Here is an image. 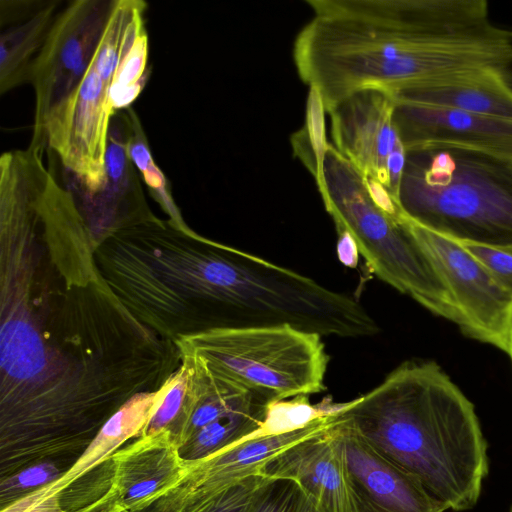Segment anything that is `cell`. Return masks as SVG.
<instances>
[{"instance_id": "ffe728a7", "label": "cell", "mask_w": 512, "mask_h": 512, "mask_svg": "<svg viewBox=\"0 0 512 512\" xmlns=\"http://www.w3.org/2000/svg\"><path fill=\"white\" fill-rule=\"evenodd\" d=\"M325 109L320 92L309 87L304 126L291 137L293 153L319 182L329 143L325 136Z\"/></svg>"}, {"instance_id": "2e32d148", "label": "cell", "mask_w": 512, "mask_h": 512, "mask_svg": "<svg viewBox=\"0 0 512 512\" xmlns=\"http://www.w3.org/2000/svg\"><path fill=\"white\" fill-rule=\"evenodd\" d=\"M506 72L488 68L456 75L393 98L396 102L450 107L512 120V82Z\"/></svg>"}, {"instance_id": "8992f818", "label": "cell", "mask_w": 512, "mask_h": 512, "mask_svg": "<svg viewBox=\"0 0 512 512\" xmlns=\"http://www.w3.org/2000/svg\"><path fill=\"white\" fill-rule=\"evenodd\" d=\"M321 337L279 325L211 330L175 344L182 365L275 402L325 390L329 357Z\"/></svg>"}, {"instance_id": "7c38bea8", "label": "cell", "mask_w": 512, "mask_h": 512, "mask_svg": "<svg viewBox=\"0 0 512 512\" xmlns=\"http://www.w3.org/2000/svg\"><path fill=\"white\" fill-rule=\"evenodd\" d=\"M130 128L128 108L116 111L108 134L103 188L74 198L95 244L118 227L154 216L128 154Z\"/></svg>"}, {"instance_id": "484cf974", "label": "cell", "mask_w": 512, "mask_h": 512, "mask_svg": "<svg viewBox=\"0 0 512 512\" xmlns=\"http://www.w3.org/2000/svg\"><path fill=\"white\" fill-rule=\"evenodd\" d=\"M459 242L468 253L484 266L501 287L512 294V246H489Z\"/></svg>"}, {"instance_id": "83f0119b", "label": "cell", "mask_w": 512, "mask_h": 512, "mask_svg": "<svg viewBox=\"0 0 512 512\" xmlns=\"http://www.w3.org/2000/svg\"><path fill=\"white\" fill-rule=\"evenodd\" d=\"M337 256L340 262L349 267L356 268L358 264L359 250L353 237L344 230L337 231Z\"/></svg>"}, {"instance_id": "44dd1931", "label": "cell", "mask_w": 512, "mask_h": 512, "mask_svg": "<svg viewBox=\"0 0 512 512\" xmlns=\"http://www.w3.org/2000/svg\"><path fill=\"white\" fill-rule=\"evenodd\" d=\"M128 111L131 124L128 154L136 169L142 174L144 182L153 197L160 203L166 213L169 214L170 220L178 225L185 226L186 224L173 201L168 187V181L153 160L138 116L132 108L129 107Z\"/></svg>"}, {"instance_id": "7a4b0ae2", "label": "cell", "mask_w": 512, "mask_h": 512, "mask_svg": "<svg viewBox=\"0 0 512 512\" xmlns=\"http://www.w3.org/2000/svg\"><path fill=\"white\" fill-rule=\"evenodd\" d=\"M312 17L297 34L300 79L327 112L362 89L392 96L419 86L424 57L441 38L491 26L485 0H307Z\"/></svg>"}, {"instance_id": "f1b7e54d", "label": "cell", "mask_w": 512, "mask_h": 512, "mask_svg": "<svg viewBox=\"0 0 512 512\" xmlns=\"http://www.w3.org/2000/svg\"><path fill=\"white\" fill-rule=\"evenodd\" d=\"M293 512H319V510L299 488V493Z\"/></svg>"}, {"instance_id": "52a82bcc", "label": "cell", "mask_w": 512, "mask_h": 512, "mask_svg": "<svg viewBox=\"0 0 512 512\" xmlns=\"http://www.w3.org/2000/svg\"><path fill=\"white\" fill-rule=\"evenodd\" d=\"M401 216L446 285L462 333L505 352L512 294L459 241Z\"/></svg>"}, {"instance_id": "603a6c76", "label": "cell", "mask_w": 512, "mask_h": 512, "mask_svg": "<svg viewBox=\"0 0 512 512\" xmlns=\"http://www.w3.org/2000/svg\"><path fill=\"white\" fill-rule=\"evenodd\" d=\"M187 391V374L182 365L159 391L141 437L156 436L173 429L182 411Z\"/></svg>"}, {"instance_id": "9c48e42d", "label": "cell", "mask_w": 512, "mask_h": 512, "mask_svg": "<svg viewBox=\"0 0 512 512\" xmlns=\"http://www.w3.org/2000/svg\"><path fill=\"white\" fill-rule=\"evenodd\" d=\"M116 0H77L56 15L33 61L34 132L69 92L89 65Z\"/></svg>"}, {"instance_id": "f546056e", "label": "cell", "mask_w": 512, "mask_h": 512, "mask_svg": "<svg viewBox=\"0 0 512 512\" xmlns=\"http://www.w3.org/2000/svg\"><path fill=\"white\" fill-rule=\"evenodd\" d=\"M91 512H127L117 501L116 497L112 498L106 504Z\"/></svg>"}, {"instance_id": "5b68a950", "label": "cell", "mask_w": 512, "mask_h": 512, "mask_svg": "<svg viewBox=\"0 0 512 512\" xmlns=\"http://www.w3.org/2000/svg\"><path fill=\"white\" fill-rule=\"evenodd\" d=\"M336 231H347L370 270L433 314L458 325L450 293L405 224L397 201L365 178L330 143L316 183Z\"/></svg>"}, {"instance_id": "1f68e13d", "label": "cell", "mask_w": 512, "mask_h": 512, "mask_svg": "<svg viewBox=\"0 0 512 512\" xmlns=\"http://www.w3.org/2000/svg\"><path fill=\"white\" fill-rule=\"evenodd\" d=\"M509 512H512V506H511V508H510V511H509Z\"/></svg>"}, {"instance_id": "9a60e30c", "label": "cell", "mask_w": 512, "mask_h": 512, "mask_svg": "<svg viewBox=\"0 0 512 512\" xmlns=\"http://www.w3.org/2000/svg\"><path fill=\"white\" fill-rule=\"evenodd\" d=\"M340 404L308 426L285 434L250 437L189 465L187 479L205 490H221L253 476H263L266 464L291 446L323 433L339 418Z\"/></svg>"}, {"instance_id": "cb8c5ba5", "label": "cell", "mask_w": 512, "mask_h": 512, "mask_svg": "<svg viewBox=\"0 0 512 512\" xmlns=\"http://www.w3.org/2000/svg\"><path fill=\"white\" fill-rule=\"evenodd\" d=\"M63 472L53 460L40 461L1 478V508L57 480Z\"/></svg>"}, {"instance_id": "277c9868", "label": "cell", "mask_w": 512, "mask_h": 512, "mask_svg": "<svg viewBox=\"0 0 512 512\" xmlns=\"http://www.w3.org/2000/svg\"><path fill=\"white\" fill-rule=\"evenodd\" d=\"M397 204L452 239L512 246V161L456 149L408 154Z\"/></svg>"}, {"instance_id": "e0dca14e", "label": "cell", "mask_w": 512, "mask_h": 512, "mask_svg": "<svg viewBox=\"0 0 512 512\" xmlns=\"http://www.w3.org/2000/svg\"><path fill=\"white\" fill-rule=\"evenodd\" d=\"M59 1H5L1 25L15 22L0 38V92L30 82L33 61L56 18Z\"/></svg>"}, {"instance_id": "7402d4cb", "label": "cell", "mask_w": 512, "mask_h": 512, "mask_svg": "<svg viewBox=\"0 0 512 512\" xmlns=\"http://www.w3.org/2000/svg\"><path fill=\"white\" fill-rule=\"evenodd\" d=\"M335 406L328 408L314 406L309 402L308 396L271 402L267 406L260 428L246 438L279 435L302 429L318 418L331 413Z\"/></svg>"}, {"instance_id": "ba28073f", "label": "cell", "mask_w": 512, "mask_h": 512, "mask_svg": "<svg viewBox=\"0 0 512 512\" xmlns=\"http://www.w3.org/2000/svg\"><path fill=\"white\" fill-rule=\"evenodd\" d=\"M393 96L379 89L355 91L326 113L334 148L365 178L397 201L408 153L395 119Z\"/></svg>"}, {"instance_id": "6da1fadb", "label": "cell", "mask_w": 512, "mask_h": 512, "mask_svg": "<svg viewBox=\"0 0 512 512\" xmlns=\"http://www.w3.org/2000/svg\"><path fill=\"white\" fill-rule=\"evenodd\" d=\"M0 245V459L19 469L82 453L181 360L111 291L70 195L3 214Z\"/></svg>"}, {"instance_id": "ac0fdd59", "label": "cell", "mask_w": 512, "mask_h": 512, "mask_svg": "<svg viewBox=\"0 0 512 512\" xmlns=\"http://www.w3.org/2000/svg\"><path fill=\"white\" fill-rule=\"evenodd\" d=\"M265 476H253L221 490H205L185 481L147 512H244Z\"/></svg>"}, {"instance_id": "d4e9b609", "label": "cell", "mask_w": 512, "mask_h": 512, "mask_svg": "<svg viewBox=\"0 0 512 512\" xmlns=\"http://www.w3.org/2000/svg\"><path fill=\"white\" fill-rule=\"evenodd\" d=\"M299 487L293 480L265 478L244 512H293Z\"/></svg>"}, {"instance_id": "4fadbf2b", "label": "cell", "mask_w": 512, "mask_h": 512, "mask_svg": "<svg viewBox=\"0 0 512 512\" xmlns=\"http://www.w3.org/2000/svg\"><path fill=\"white\" fill-rule=\"evenodd\" d=\"M111 488L127 512H141L166 496L190 473L169 431L139 437L111 457Z\"/></svg>"}, {"instance_id": "d6986e66", "label": "cell", "mask_w": 512, "mask_h": 512, "mask_svg": "<svg viewBox=\"0 0 512 512\" xmlns=\"http://www.w3.org/2000/svg\"><path fill=\"white\" fill-rule=\"evenodd\" d=\"M269 404H256L202 427L179 448L180 456L189 466L249 437L262 425Z\"/></svg>"}, {"instance_id": "30bf717a", "label": "cell", "mask_w": 512, "mask_h": 512, "mask_svg": "<svg viewBox=\"0 0 512 512\" xmlns=\"http://www.w3.org/2000/svg\"><path fill=\"white\" fill-rule=\"evenodd\" d=\"M330 433L343 459L352 512L447 511L414 476L373 448L340 416Z\"/></svg>"}, {"instance_id": "8fae6325", "label": "cell", "mask_w": 512, "mask_h": 512, "mask_svg": "<svg viewBox=\"0 0 512 512\" xmlns=\"http://www.w3.org/2000/svg\"><path fill=\"white\" fill-rule=\"evenodd\" d=\"M395 104L396 124L408 154L456 149L512 161V120L443 106Z\"/></svg>"}, {"instance_id": "4dcf8cb0", "label": "cell", "mask_w": 512, "mask_h": 512, "mask_svg": "<svg viewBox=\"0 0 512 512\" xmlns=\"http://www.w3.org/2000/svg\"><path fill=\"white\" fill-rule=\"evenodd\" d=\"M505 353H507L509 355V357L512 361V310H511L510 319H509V323H508L507 347H506Z\"/></svg>"}, {"instance_id": "3957f363", "label": "cell", "mask_w": 512, "mask_h": 512, "mask_svg": "<svg viewBox=\"0 0 512 512\" xmlns=\"http://www.w3.org/2000/svg\"><path fill=\"white\" fill-rule=\"evenodd\" d=\"M339 416L447 510L478 502L488 445L474 404L434 361H406Z\"/></svg>"}, {"instance_id": "5bb4252c", "label": "cell", "mask_w": 512, "mask_h": 512, "mask_svg": "<svg viewBox=\"0 0 512 512\" xmlns=\"http://www.w3.org/2000/svg\"><path fill=\"white\" fill-rule=\"evenodd\" d=\"M330 428L273 458L263 476L293 480L319 512H352L343 459Z\"/></svg>"}, {"instance_id": "4316f807", "label": "cell", "mask_w": 512, "mask_h": 512, "mask_svg": "<svg viewBox=\"0 0 512 512\" xmlns=\"http://www.w3.org/2000/svg\"><path fill=\"white\" fill-rule=\"evenodd\" d=\"M113 498L111 491H108L101 499L74 512H91L106 504ZM0 512H70L65 509L59 498L52 497L45 500H35L26 495L9 505L2 507Z\"/></svg>"}]
</instances>
